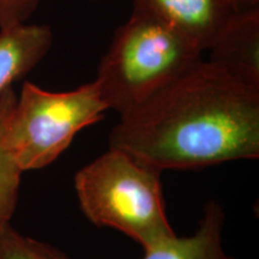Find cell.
<instances>
[{
    "instance_id": "cell-1",
    "label": "cell",
    "mask_w": 259,
    "mask_h": 259,
    "mask_svg": "<svg viewBox=\"0 0 259 259\" xmlns=\"http://www.w3.org/2000/svg\"><path fill=\"white\" fill-rule=\"evenodd\" d=\"M109 147L155 169L197 170L259 157V88L202 60L120 115Z\"/></svg>"
},
{
    "instance_id": "cell-2",
    "label": "cell",
    "mask_w": 259,
    "mask_h": 259,
    "mask_svg": "<svg viewBox=\"0 0 259 259\" xmlns=\"http://www.w3.org/2000/svg\"><path fill=\"white\" fill-rule=\"evenodd\" d=\"M202 53L176 28L134 9L113 35L94 82L107 109L122 115L193 69Z\"/></svg>"
},
{
    "instance_id": "cell-3",
    "label": "cell",
    "mask_w": 259,
    "mask_h": 259,
    "mask_svg": "<svg viewBox=\"0 0 259 259\" xmlns=\"http://www.w3.org/2000/svg\"><path fill=\"white\" fill-rule=\"evenodd\" d=\"M161 174L109 147L77 171L74 190L90 222L124 233L145 251L176 235L167 218Z\"/></svg>"
},
{
    "instance_id": "cell-4",
    "label": "cell",
    "mask_w": 259,
    "mask_h": 259,
    "mask_svg": "<svg viewBox=\"0 0 259 259\" xmlns=\"http://www.w3.org/2000/svg\"><path fill=\"white\" fill-rule=\"evenodd\" d=\"M108 111L95 82L69 92H48L25 82L9 118L6 142L21 169L47 167L79 131Z\"/></svg>"
},
{
    "instance_id": "cell-5",
    "label": "cell",
    "mask_w": 259,
    "mask_h": 259,
    "mask_svg": "<svg viewBox=\"0 0 259 259\" xmlns=\"http://www.w3.org/2000/svg\"><path fill=\"white\" fill-rule=\"evenodd\" d=\"M134 9L171 25L203 52L236 11L233 0H132Z\"/></svg>"
},
{
    "instance_id": "cell-6",
    "label": "cell",
    "mask_w": 259,
    "mask_h": 259,
    "mask_svg": "<svg viewBox=\"0 0 259 259\" xmlns=\"http://www.w3.org/2000/svg\"><path fill=\"white\" fill-rule=\"evenodd\" d=\"M208 51L209 63L259 88V6L236 10Z\"/></svg>"
},
{
    "instance_id": "cell-7",
    "label": "cell",
    "mask_w": 259,
    "mask_h": 259,
    "mask_svg": "<svg viewBox=\"0 0 259 259\" xmlns=\"http://www.w3.org/2000/svg\"><path fill=\"white\" fill-rule=\"evenodd\" d=\"M52 45L53 32L47 25L21 23L0 29V94L34 70Z\"/></svg>"
},
{
    "instance_id": "cell-8",
    "label": "cell",
    "mask_w": 259,
    "mask_h": 259,
    "mask_svg": "<svg viewBox=\"0 0 259 259\" xmlns=\"http://www.w3.org/2000/svg\"><path fill=\"white\" fill-rule=\"evenodd\" d=\"M226 213L222 205L210 200L193 234H177L144 251L143 259H239L223 248L222 232Z\"/></svg>"
},
{
    "instance_id": "cell-9",
    "label": "cell",
    "mask_w": 259,
    "mask_h": 259,
    "mask_svg": "<svg viewBox=\"0 0 259 259\" xmlns=\"http://www.w3.org/2000/svg\"><path fill=\"white\" fill-rule=\"evenodd\" d=\"M16 100L12 87L0 94V231L10 225L14 216L23 173L6 142V128Z\"/></svg>"
},
{
    "instance_id": "cell-10",
    "label": "cell",
    "mask_w": 259,
    "mask_h": 259,
    "mask_svg": "<svg viewBox=\"0 0 259 259\" xmlns=\"http://www.w3.org/2000/svg\"><path fill=\"white\" fill-rule=\"evenodd\" d=\"M0 259H71L47 242L23 235L8 225L0 231Z\"/></svg>"
},
{
    "instance_id": "cell-11",
    "label": "cell",
    "mask_w": 259,
    "mask_h": 259,
    "mask_svg": "<svg viewBox=\"0 0 259 259\" xmlns=\"http://www.w3.org/2000/svg\"><path fill=\"white\" fill-rule=\"evenodd\" d=\"M37 5L38 0H0V29L25 23Z\"/></svg>"
},
{
    "instance_id": "cell-12",
    "label": "cell",
    "mask_w": 259,
    "mask_h": 259,
    "mask_svg": "<svg viewBox=\"0 0 259 259\" xmlns=\"http://www.w3.org/2000/svg\"><path fill=\"white\" fill-rule=\"evenodd\" d=\"M235 10H244L259 6V0H233Z\"/></svg>"
},
{
    "instance_id": "cell-13",
    "label": "cell",
    "mask_w": 259,
    "mask_h": 259,
    "mask_svg": "<svg viewBox=\"0 0 259 259\" xmlns=\"http://www.w3.org/2000/svg\"><path fill=\"white\" fill-rule=\"evenodd\" d=\"M93 2H102V0H93Z\"/></svg>"
}]
</instances>
